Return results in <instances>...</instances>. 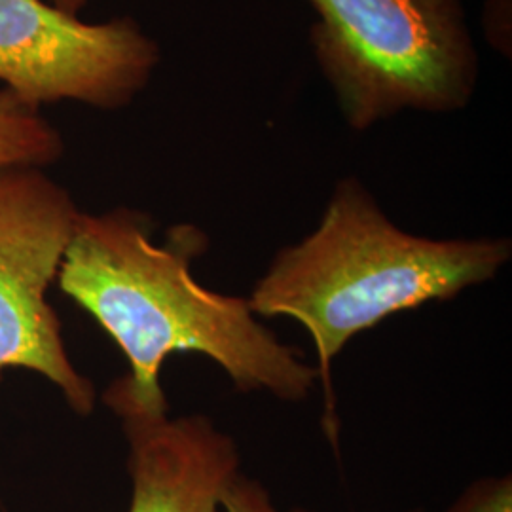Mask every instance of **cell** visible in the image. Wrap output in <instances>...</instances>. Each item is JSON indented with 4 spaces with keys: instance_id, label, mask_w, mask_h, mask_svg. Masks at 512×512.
I'll return each instance as SVG.
<instances>
[{
    "instance_id": "obj_3",
    "label": "cell",
    "mask_w": 512,
    "mask_h": 512,
    "mask_svg": "<svg viewBox=\"0 0 512 512\" xmlns=\"http://www.w3.org/2000/svg\"><path fill=\"white\" fill-rule=\"evenodd\" d=\"M308 2L317 14L311 50L349 128L471 105L480 59L465 0Z\"/></svg>"
},
{
    "instance_id": "obj_10",
    "label": "cell",
    "mask_w": 512,
    "mask_h": 512,
    "mask_svg": "<svg viewBox=\"0 0 512 512\" xmlns=\"http://www.w3.org/2000/svg\"><path fill=\"white\" fill-rule=\"evenodd\" d=\"M484 35L499 54L511 57V0L486 2Z\"/></svg>"
},
{
    "instance_id": "obj_4",
    "label": "cell",
    "mask_w": 512,
    "mask_h": 512,
    "mask_svg": "<svg viewBox=\"0 0 512 512\" xmlns=\"http://www.w3.org/2000/svg\"><path fill=\"white\" fill-rule=\"evenodd\" d=\"M78 213L71 194L40 167L0 171V372H38L76 414L88 416L95 387L71 363L46 300Z\"/></svg>"
},
{
    "instance_id": "obj_5",
    "label": "cell",
    "mask_w": 512,
    "mask_h": 512,
    "mask_svg": "<svg viewBox=\"0 0 512 512\" xmlns=\"http://www.w3.org/2000/svg\"><path fill=\"white\" fill-rule=\"evenodd\" d=\"M162 61L133 18L86 23L48 0H0V82L31 107H129Z\"/></svg>"
},
{
    "instance_id": "obj_1",
    "label": "cell",
    "mask_w": 512,
    "mask_h": 512,
    "mask_svg": "<svg viewBox=\"0 0 512 512\" xmlns=\"http://www.w3.org/2000/svg\"><path fill=\"white\" fill-rule=\"evenodd\" d=\"M207 245L192 224L171 228L156 243L150 217L128 207L78 213L57 279L128 357V376L112 385L147 412H167L164 361L196 353L217 363L241 393L306 401L319 380L300 349L283 344L247 298L194 279L192 260Z\"/></svg>"
},
{
    "instance_id": "obj_2",
    "label": "cell",
    "mask_w": 512,
    "mask_h": 512,
    "mask_svg": "<svg viewBox=\"0 0 512 512\" xmlns=\"http://www.w3.org/2000/svg\"><path fill=\"white\" fill-rule=\"evenodd\" d=\"M511 239H431L387 217L357 177L338 181L319 224L283 247L247 296L260 319L291 317L310 332L323 384V431L338 448L332 363L349 342L395 313L446 302L499 274Z\"/></svg>"
},
{
    "instance_id": "obj_7",
    "label": "cell",
    "mask_w": 512,
    "mask_h": 512,
    "mask_svg": "<svg viewBox=\"0 0 512 512\" xmlns=\"http://www.w3.org/2000/svg\"><path fill=\"white\" fill-rule=\"evenodd\" d=\"M65 152L63 137L18 95L0 90V171L10 167H44Z\"/></svg>"
},
{
    "instance_id": "obj_6",
    "label": "cell",
    "mask_w": 512,
    "mask_h": 512,
    "mask_svg": "<svg viewBox=\"0 0 512 512\" xmlns=\"http://www.w3.org/2000/svg\"><path fill=\"white\" fill-rule=\"evenodd\" d=\"M105 403L129 442V512H217L220 495L239 473L236 440L203 414L147 412L114 385Z\"/></svg>"
},
{
    "instance_id": "obj_8",
    "label": "cell",
    "mask_w": 512,
    "mask_h": 512,
    "mask_svg": "<svg viewBox=\"0 0 512 512\" xmlns=\"http://www.w3.org/2000/svg\"><path fill=\"white\" fill-rule=\"evenodd\" d=\"M444 512H512V476L478 478Z\"/></svg>"
},
{
    "instance_id": "obj_11",
    "label": "cell",
    "mask_w": 512,
    "mask_h": 512,
    "mask_svg": "<svg viewBox=\"0 0 512 512\" xmlns=\"http://www.w3.org/2000/svg\"><path fill=\"white\" fill-rule=\"evenodd\" d=\"M48 2L71 16H78L88 4V0H48Z\"/></svg>"
},
{
    "instance_id": "obj_12",
    "label": "cell",
    "mask_w": 512,
    "mask_h": 512,
    "mask_svg": "<svg viewBox=\"0 0 512 512\" xmlns=\"http://www.w3.org/2000/svg\"><path fill=\"white\" fill-rule=\"evenodd\" d=\"M412 512H423V511H412Z\"/></svg>"
},
{
    "instance_id": "obj_9",
    "label": "cell",
    "mask_w": 512,
    "mask_h": 512,
    "mask_svg": "<svg viewBox=\"0 0 512 512\" xmlns=\"http://www.w3.org/2000/svg\"><path fill=\"white\" fill-rule=\"evenodd\" d=\"M217 512H279L272 503L270 492L262 482L239 471L220 495ZM291 512H310L294 509Z\"/></svg>"
}]
</instances>
